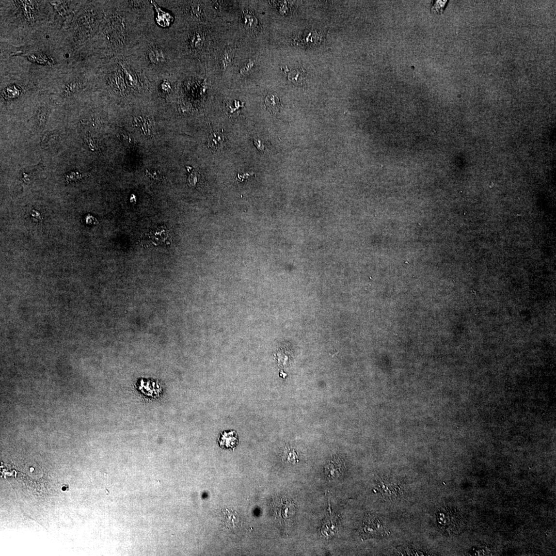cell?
<instances>
[{"label": "cell", "mask_w": 556, "mask_h": 556, "mask_svg": "<svg viewBox=\"0 0 556 556\" xmlns=\"http://www.w3.org/2000/svg\"><path fill=\"white\" fill-rule=\"evenodd\" d=\"M178 48L169 29L154 23L129 54L151 82L176 72Z\"/></svg>", "instance_id": "1"}, {"label": "cell", "mask_w": 556, "mask_h": 556, "mask_svg": "<svg viewBox=\"0 0 556 556\" xmlns=\"http://www.w3.org/2000/svg\"><path fill=\"white\" fill-rule=\"evenodd\" d=\"M103 29L102 45L113 56L129 53L155 20L132 13L122 1L113 2Z\"/></svg>", "instance_id": "2"}, {"label": "cell", "mask_w": 556, "mask_h": 556, "mask_svg": "<svg viewBox=\"0 0 556 556\" xmlns=\"http://www.w3.org/2000/svg\"><path fill=\"white\" fill-rule=\"evenodd\" d=\"M106 64L103 80L115 95L127 99L146 95L150 91V81L129 54L113 56Z\"/></svg>", "instance_id": "3"}, {"label": "cell", "mask_w": 556, "mask_h": 556, "mask_svg": "<svg viewBox=\"0 0 556 556\" xmlns=\"http://www.w3.org/2000/svg\"><path fill=\"white\" fill-rule=\"evenodd\" d=\"M388 529L384 523L376 516H368L363 522L361 536L363 540L369 538H381L388 535Z\"/></svg>", "instance_id": "4"}, {"label": "cell", "mask_w": 556, "mask_h": 556, "mask_svg": "<svg viewBox=\"0 0 556 556\" xmlns=\"http://www.w3.org/2000/svg\"><path fill=\"white\" fill-rule=\"evenodd\" d=\"M203 30L195 29L187 33L186 41L187 50L191 54H198L203 50L205 43Z\"/></svg>", "instance_id": "5"}, {"label": "cell", "mask_w": 556, "mask_h": 556, "mask_svg": "<svg viewBox=\"0 0 556 556\" xmlns=\"http://www.w3.org/2000/svg\"><path fill=\"white\" fill-rule=\"evenodd\" d=\"M155 9V23L162 29L170 28L175 20L174 15L169 11L163 9L155 1H151Z\"/></svg>", "instance_id": "6"}, {"label": "cell", "mask_w": 556, "mask_h": 556, "mask_svg": "<svg viewBox=\"0 0 556 556\" xmlns=\"http://www.w3.org/2000/svg\"><path fill=\"white\" fill-rule=\"evenodd\" d=\"M337 521V518L335 516V514L333 513L331 509H329L321 529L322 535L328 538L334 536L338 529Z\"/></svg>", "instance_id": "7"}, {"label": "cell", "mask_w": 556, "mask_h": 556, "mask_svg": "<svg viewBox=\"0 0 556 556\" xmlns=\"http://www.w3.org/2000/svg\"><path fill=\"white\" fill-rule=\"evenodd\" d=\"M185 6V13L188 16L194 21H201L203 18L204 6L201 2L191 1L187 2Z\"/></svg>", "instance_id": "8"}, {"label": "cell", "mask_w": 556, "mask_h": 556, "mask_svg": "<svg viewBox=\"0 0 556 556\" xmlns=\"http://www.w3.org/2000/svg\"><path fill=\"white\" fill-rule=\"evenodd\" d=\"M226 143V138L222 132L217 130L211 132L208 137L207 145L212 151H218L222 148Z\"/></svg>", "instance_id": "9"}, {"label": "cell", "mask_w": 556, "mask_h": 556, "mask_svg": "<svg viewBox=\"0 0 556 556\" xmlns=\"http://www.w3.org/2000/svg\"><path fill=\"white\" fill-rule=\"evenodd\" d=\"M238 444V439L235 431L225 433L221 435L219 445L225 449H234Z\"/></svg>", "instance_id": "10"}, {"label": "cell", "mask_w": 556, "mask_h": 556, "mask_svg": "<svg viewBox=\"0 0 556 556\" xmlns=\"http://www.w3.org/2000/svg\"><path fill=\"white\" fill-rule=\"evenodd\" d=\"M264 103L267 109L271 113L276 114L280 111L281 105L277 96L273 95L267 96L265 98Z\"/></svg>", "instance_id": "11"}, {"label": "cell", "mask_w": 556, "mask_h": 556, "mask_svg": "<svg viewBox=\"0 0 556 556\" xmlns=\"http://www.w3.org/2000/svg\"><path fill=\"white\" fill-rule=\"evenodd\" d=\"M341 466L335 462H331L325 469V475L331 479L338 478L342 475Z\"/></svg>", "instance_id": "12"}, {"label": "cell", "mask_w": 556, "mask_h": 556, "mask_svg": "<svg viewBox=\"0 0 556 556\" xmlns=\"http://www.w3.org/2000/svg\"><path fill=\"white\" fill-rule=\"evenodd\" d=\"M189 175L188 179V184L190 187L195 186L198 181V174L195 171L190 172L189 170Z\"/></svg>", "instance_id": "13"}, {"label": "cell", "mask_w": 556, "mask_h": 556, "mask_svg": "<svg viewBox=\"0 0 556 556\" xmlns=\"http://www.w3.org/2000/svg\"><path fill=\"white\" fill-rule=\"evenodd\" d=\"M303 77V73L302 72L298 70H294L288 74V79L290 81L297 82L298 81H300L299 79H302Z\"/></svg>", "instance_id": "14"}, {"label": "cell", "mask_w": 556, "mask_h": 556, "mask_svg": "<svg viewBox=\"0 0 556 556\" xmlns=\"http://www.w3.org/2000/svg\"><path fill=\"white\" fill-rule=\"evenodd\" d=\"M255 64V62L254 61H250L244 67L240 70V73L242 75H245L250 72L254 68Z\"/></svg>", "instance_id": "15"}, {"label": "cell", "mask_w": 556, "mask_h": 556, "mask_svg": "<svg viewBox=\"0 0 556 556\" xmlns=\"http://www.w3.org/2000/svg\"><path fill=\"white\" fill-rule=\"evenodd\" d=\"M31 217L34 219L36 222H40L43 220V216L38 211L36 210H32L31 214Z\"/></svg>", "instance_id": "16"}, {"label": "cell", "mask_w": 556, "mask_h": 556, "mask_svg": "<svg viewBox=\"0 0 556 556\" xmlns=\"http://www.w3.org/2000/svg\"><path fill=\"white\" fill-rule=\"evenodd\" d=\"M254 144L255 145V146L256 147V148H258V149H259V150H261V151L264 150V145L262 144V143L261 142V141L260 140L254 139Z\"/></svg>", "instance_id": "17"}]
</instances>
